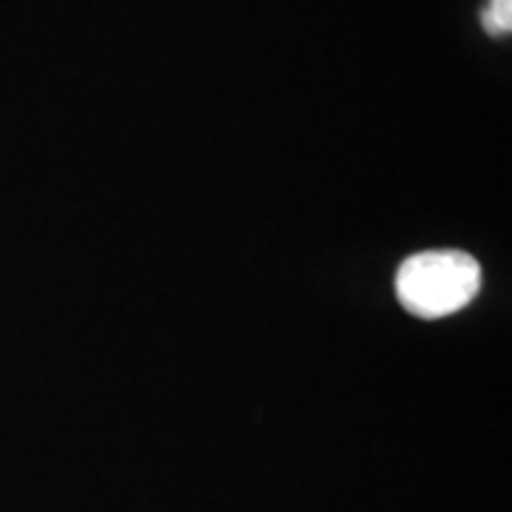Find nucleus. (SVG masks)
Wrapping results in <instances>:
<instances>
[{"instance_id":"1","label":"nucleus","mask_w":512,"mask_h":512,"mask_svg":"<svg viewBox=\"0 0 512 512\" xmlns=\"http://www.w3.org/2000/svg\"><path fill=\"white\" fill-rule=\"evenodd\" d=\"M481 288V265L464 251H424L404 259L396 296L419 319H441L467 308Z\"/></svg>"},{"instance_id":"2","label":"nucleus","mask_w":512,"mask_h":512,"mask_svg":"<svg viewBox=\"0 0 512 512\" xmlns=\"http://www.w3.org/2000/svg\"><path fill=\"white\" fill-rule=\"evenodd\" d=\"M481 26L490 35H507L512 29V0H490V6L481 12Z\"/></svg>"}]
</instances>
